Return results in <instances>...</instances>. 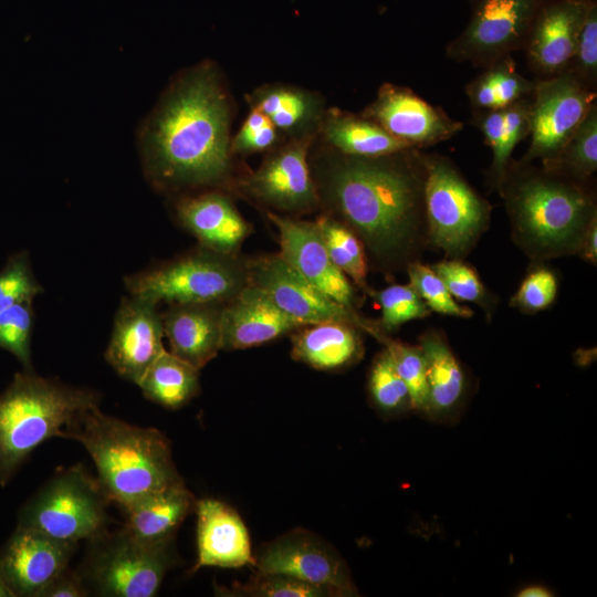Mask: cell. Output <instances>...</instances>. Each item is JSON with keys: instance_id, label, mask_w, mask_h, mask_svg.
Segmentation results:
<instances>
[{"instance_id": "1", "label": "cell", "mask_w": 597, "mask_h": 597, "mask_svg": "<svg viewBox=\"0 0 597 597\" xmlns=\"http://www.w3.org/2000/svg\"><path fill=\"white\" fill-rule=\"evenodd\" d=\"M310 167L320 208L359 238L376 268L413 262L428 237L423 154L409 148L362 157L329 148Z\"/></svg>"}, {"instance_id": "2", "label": "cell", "mask_w": 597, "mask_h": 597, "mask_svg": "<svg viewBox=\"0 0 597 597\" xmlns=\"http://www.w3.org/2000/svg\"><path fill=\"white\" fill-rule=\"evenodd\" d=\"M231 101L216 66H195L168 87L142 134L147 177L179 191L231 178Z\"/></svg>"}, {"instance_id": "3", "label": "cell", "mask_w": 597, "mask_h": 597, "mask_svg": "<svg viewBox=\"0 0 597 597\" xmlns=\"http://www.w3.org/2000/svg\"><path fill=\"white\" fill-rule=\"evenodd\" d=\"M61 437L86 449L105 495L123 509L154 492L185 484L163 432L106 415L98 405L86 409Z\"/></svg>"}, {"instance_id": "4", "label": "cell", "mask_w": 597, "mask_h": 597, "mask_svg": "<svg viewBox=\"0 0 597 597\" xmlns=\"http://www.w3.org/2000/svg\"><path fill=\"white\" fill-rule=\"evenodd\" d=\"M514 240L530 255L549 259L577 253L597 219L591 192L576 180L510 164L499 188Z\"/></svg>"}, {"instance_id": "5", "label": "cell", "mask_w": 597, "mask_h": 597, "mask_svg": "<svg viewBox=\"0 0 597 597\" xmlns=\"http://www.w3.org/2000/svg\"><path fill=\"white\" fill-rule=\"evenodd\" d=\"M100 395L45 378L33 370L17 373L0 394V486H6L32 451L64 429Z\"/></svg>"}, {"instance_id": "6", "label": "cell", "mask_w": 597, "mask_h": 597, "mask_svg": "<svg viewBox=\"0 0 597 597\" xmlns=\"http://www.w3.org/2000/svg\"><path fill=\"white\" fill-rule=\"evenodd\" d=\"M248 283L247 259L201 245L185 255L125 279L130 295L169 305L224 304Z\"/></svg>"}, {"instance_id": "7", "label": "cell", "mask_w": 597, "mask_h": 597, "mask_svg": "<svg viewBox=\"0 0 597 597\" xmlns=\"http://www.w3.org/2000/svg\"><path fill=\"white\" fill-rule=\"evenodd\" d=\"M77 569L90 594L105 597H151L172 565L171 541L150 543L125 526L87 540Z\"/></svg>"}, {"instance_id": "8", "label": "cell", "mask_w": 597, "mask_h": 597, "mask_svg": "<svg viewBox=\"0 0 597 597\" xmlns=\"http://www.w3.org/2000/svg\"><path fill=\"white\" fill-rule=\"evenodd\" d=\"M108 502L97 479L82 464H74L56 470L23 503L17 526L59 541H87L107 528Z\"/></svg>"}, {"instance_id": "9", "label": "cell", "mask_w": 597, "mask_h": 597, "mask_svg": "<svg viewBox=\"0 0 597 597\" xmlns=\"http://www.w3.org/2000/svg\"><path fill=\"white\" fill-rule=\"evenodd\" d=\"M425 212L431 243L452 259L463 258L488 229L491 207L439 155H425Z\"/></svg>"}, {"instance_id": "10", "label": "cell", "mask_w": 597, "mask_h": 597, "mask_svg": "<svg viewBox=\"0 0 597 597\" xmlns=\"http://www.w3.org/2000/svg\"><path fill=\"white\" fill-rule=\"evenodd\" d=\"M595 101L596 93L568 71L535 81L531 96V143L522 163L554 157L596 104Z\"/></svg>"}, {"instance_id": "11", "label": "cell", "mask_w": 597, "mask_h": 597, "mask_svg": "<svg viewBox=\"0 0 597 597\" xmlns=\"http://www.w3.org/2000/svg\"><path fill=\"white\" fill-rule=\"evenodd\" d=\"M249 282L259 286L274 303L301 323L347 322L374 336L377 322L364 318L344 306L298 274L280 253L247 259Z\"/></svg>"}, {"instance_id": "12", "label": "cell", "mask_w": 597, "mask_h": 597, "mask_svg": "<svg viewBox=\"0 0 597 597\" xmlns=\"http://www.w3.org/2000/svg\"><path fill=\"white\" fill-rule=\"evenodd\" d=\"M312 139L292 138L275 148L255 171L238 182L240 191L276 213L295 216L320 208L308 161Z\"/></svg>"}, {"instance_id": "13", "label": "cell", "mask_w": 597, "mask_h": 597, "mask_svg": "<svg viewBox=\"0 0 597 597\" xmlns=\"http://www.w3.org/2000/svg\"><path fill=\"white\" fill-rule=\"evenodd\" d=\"M256 573L295 577L331 589L335 597L357 596L344 558L305 530L291 531L265 544L254 556Z\"/></svg>"}, {"instance_id": "14", "label": "cell", "mask_w": 597, "mask_h": 597, "mask_svg": "<svg viewBox=\"0 0 597 597\" xmlns=\"http://www.w3.org/2000/svg\"><path fill=\"white\" fill-rule=\"evenodd\" d=\"M534 11L535 0H481L467 29L448 45V56L491 64L517 49Z\"/></svg>"}, {"instance_id": "15", "label": "cell", "mask_w": 597, "mask_h": 597, "mask_svg": "<svg viewBox=\"0 0 597 597\" xmlns=\"http://www.w3.org/2000/svg\"><path fill=\"white\" fill-rule=\"evenodd\" d=\"M77 545L15 526L0 547V574L14 597H40L69 567Z\"/></svg>"}, {"instance_id": "16", "label": "cell", "mask_w": 597, "mask_h": 597, "mask_svg": "<svg viewBox=\"0 0 597 597\" xmlns=\"http://www.w3.org/2000/svg\"><path fill=\"white\" fill-rule=\"evenodd\" d=\"M362 115L411 148L450 139L463 127L409 88L389 83L379 88Z\"/></svg>"}, {"instance_id": "17", "label": "cell", "mask_w": 597, "mask_h": 597, "mask_svg": "<svg viewBox=\"0 0 597 597\" xmlns=\"http://www.w3.org/2000/svg\"><path fill=\"white\" fill-rule=\"evenodd\" d=\"M158 304L130 295L124 297L114 320L105 358L124 379L136 385L165 350Z\"/></svg>"}, {"instance_id": "18", "label": "cell", "mask_w": 597, "mask_h": 597, "mask_svg": "<svg viewBox=\"0 0 597 597\" xmlns=\"http://www.w3.org/2000/svg\"><path fill=\"white\" fill-rule=\"evenodd\" d=\"M266 217L277 230L281 256L320 291L356 310V291L350 280L331 260L315 222L270 210Z\"/></svg>"}, {"instance_id": "19", "label": "cell", "mask_w": 597, "mask_h": 597, "mask_svg": "<svg viewBox=\"0 0 597 597\" xmlns=\"http://www.w3.org/2000/svg\"><path fill=\"white\" fill-rule=\"evenodd\" d=\"M305 324L282 311L259 286L248 283L221 311V349L255 347Z\"/></svg>"}, {"instance_id": "20", "label": "cell", "mask_w": 597, "mask_h": 597, "mask_svg": "<svg viewBox=\"0 0 597 597\" xmlns=\"http://www.w3.org/2000/svg\"><path fill=\"white\" fill-rule=\"evenodd\" d=\"M197 562L201 567L240 568L254 565L251 541L242 519L231 506L216 500L196 502Z\"/></svg>"}, {"instance_id": "21", "label": "cell", "mask_w": 597, "mask_h": 597, "mask_svg": "<svg viewBox=\"0 0 597 597\" xmlns=\"http://www.w3.org/2000/svg\"><path fill=\"white\" fill-rule=\"evenodd\" d=\"M176 216L181 226L212 251L235 255L251 234V224L224 193L207 191L185 196L176 202Z\"/></svg>"}, {"instance_id": "22", "label": "cell", "mask_w": 597, "mask_h": 597, "mask_svg": "<svg viewBox=\"0 0 597 597\" xmlns=\"http://www.w3.org/2000/svg\"><path fill=\"white\" fill-rule=\"evenodd\" d=\"M584 0H559L544 9L526 41L530 65L545 75L566 72L587 7Z\"/></svg>"}, {"instance_id": "23", "label": "cell", "mask_w": 597, "mask_h": 597, "mask_svg": "<svg viewBox=\"0 0 597 597\" xmlns=\"http://www.w3.org/2000/svg\"><path fill=\"white\" fill-rule=\"evenodd\" d=\"M222 303L170 304L161 314L170 353L200 370L221 350Z\"/></svg>"}, {"instance_id": "24", "label": "cell", "mask_w": 597, "mask_h": 597, "mask_svg": "<svg viewBox=\"0 0 597 597\" xmlns=\"http://www.w3.org/2000/svg\"><path fill=\"white\" fill-rule=\"evenodd\" d=\"M360 329L347 322L304 325L290 334L294 360L318 370H338L357 363L364 346Z\"/></svg>"}, {"instance_id": "25", "label": "cell", "mask_w": 597, "mask_h": 597, "mask_svg": "<svg viewBox=\"0 0 597 597\" xmlns=\"http://www.w3.org/2000/svg\"><path fill=\"white\" fill-rule=\"evenodd\" d=\"M426 359L428 400L425 416L447 421L462 405L467 391L464 371L444 337L427 332L419 343Z\"/></svg>"}, {"instance_id": "26", "label": "cell", "mask_w": 597, "mask_h": 597, "mask_svg": "<svg viewBox=\"0 0 597 597\" xmlns=\"http://www.w3.org/2000/svg\"><path fill=\"white\" fill-rule=\"evenodd\" d=\"M197 500L185 484L146 495L124 509L125 527L136 537L150 543L172 541Z\"/></svg>"}, {"instance_id": "27", "label": "cell", "mask_w": 597, "mask_h": 597, "mask_svg": "<svg viewBox=\"0 0 597 597\" xmlns=\"http://www.w3.org/2000/svg\"><path fill=\"white\" fill-rule=\"evenodd\" d=\"M252 108L292 138L314 137L324 116L323 102L313 92L290 85H265L252 93Z\"/></svg>"}, {"instance_id": "28", "label": "cell", "mask_w": 597, "mask_h": 597, "mask_svg": "<svg viewBox=\"0 0 597 597\" xmlns=\"http://www.w3.org/2000/svg\"><path fill=\"white\" fill-rule=\"evenodd\" d=\"M318 130L329 148L344 155L376 157L411 148L376 122L338 109L324 113Z\"/></svg>"}, {"instance_id": "29", "label": "cell", "mask_w": 597, "mask_h": 597, "mask_svg": "<svg viewBox=\"0 0 597 597\" xmlns=\"http://www.w3.org/2000/svg\"><path fill=\"white\" fill-rule=\"evenodd\" d=\"M531 96L503 108L478 111L473 116V124L492 150L490 178L498 190L505 177L512 151L530 134Z\"/></svg>"}, {"instance_id": "30", "label": "cell", "mask_w": 597, "mask_h": 597, "mask_svg": "<svg viewBox=\"0 0 597 597\" xmlns=\"http://www.w3.org/2000/svg\"><path fill=\"white\" fill-rule=\"evenodd\" d=\"M199 371L165 349L137 386L147 399L165 408L177 409L198 395Z\"/></svg>"}, {"instance_id": "31", "label": "cell", "mask_w": 597, "mask_h": 597, "mask_svg": "<svg viewBox=\"0 0 597 597\" xmlns=\"http://www.w3.org/2000/svg\"><path fill=\"white\" fill-rule=\"evenodd\" d=\"M534 86L535 82L522 76L507 54L489 64L483 73L472 80L465 87V94L478 111H491L530 97Z\"/></svg>"}, {"instance_id": "32", "label": "cell", "mask_w": 597, "mask_h": 597, "mask_svg": "<svg viewBox=\"0 0 597 597\" xmlns=\"http://www.w3.org/2000/svg\"><path fill=\"white\" fill-rule=\"evenodd\" d=\"M549 172L584 181L597 169V106L590 108L584 121L552 158L543 160Z\"/></svg>"}, {"instance_id": "33", "label": "cell", "mask_w": 597, "mask_h": 597, "mask_svg": "<svg viewBox=\"0 0 597 597\" xmlns=\"http://www.w3.org/2000/svg\"><path fill=\"white\" fill-rule=\"evenodd\" d=\"M314 222L333 263L355 285L367 291L368 262L359 238L339 220L325 212Z\"/></svg>"}, {"instance_id": "34", "label": "cell", "mask_w": 597, "mask_h": 597, "mask_svg": "<svg viewBox=\"0 0 597 597\" xmlns=\"http://www.w3.org/2000/svg\"><path fill=\"white\" fill-rule=\"evenodd\" d=\"M375 338L384 345L395 368L406 384L412 411L425 415L428 400L426 359L420 345H409L392 339L383 331Z\"/></svg>"}, {"instance_id": "35", "label": "cell", "mask_w": 597, "mask_h": 597, "mask_svg": "<svg viewBox=\"0 0 597 597\" xmlns=\"http://www.w3.org/2000/svg\"><path fill=\"white\" fill-rule=\"evenodd\" d=\"M368 390L371 402L384 415L397 416L412 411L409 390L386 348L373 362Z\"/></svg>"}, {"instance_id": "36", "label": "cell", "mask_w": 597, "mask_h": 597, "mask_svg": "<svg viewBox=\"0 0 597 597\" xmlns=\"http://www.w3.org/2000/svg\"><path fill=\"white\" fill-rule=\"evenodd\" d=\"M380 306L381 316L377 322L384 333L397 329L412 320L425 318L431 311L410 284H394L380 291H366Z\"/></svg>"}, {"instance_id": "37", "label": "cell", "mask_w": 597, "mask_h": 597, "mask_svg": "<svg viewBox=\"0 0 597 597\" xmlns=\"http://www.w3.org/2000/svg\"><path fill=\"white\" fill-rule=\"evenodd\" d=\"M33 318L32 300L0 311V348L12 354L27 370H33L31 358Z\"/></svg>"}, {"instance_id": "38", "label": "cell", "mask_w": 597, "mask_h": 597, "mask_svg": "<svg viewBox=\"0 0 597 597\" xmlns=\"http://www.w3.org/2000/svg\"><path fill=\"white\" fill-rule=\"evenodd\" d=\"M229 596L251 597H335L323 586L280 574L256 573L249 582L233 585Z\"/></svg>"}, {"instance_id": "39", "label": "cell", "mask_w": 597, "mask_h": 597, "mask_svg": "<svg viewBox=\"0 0 597 597\" xmlns=\"http://www.w3.org/2000/svg\"><path fill=\"white\" fill-rule=\"evenodd\" d=\"M406 268L409 284L430 311L462 318L473 315L470 308L463 307L455 302L444 282L431 266L413 261Z\"/></svg>"}, {"instance_id": "40", "label": "cell", "mask_w": 597, "mask_h": 597, "mask_svg": "<svg viewBox=\"0 0 597 597\" xmlns=\"http://www.w3.org/2000/svg\"><path fill=\"white\" fill-rule=\"evenodd\" d=\"M43 292L25 251L12 254L0 271V311Z\"/></svg>"}, {"instance_id": "41", "label": "cell", "mask_w": 597, "mask_h": 597, "mask_svg": "<svg viewBox=\"0 0 597 597\" xmlns=\"http://www.w3.org/2000/svg\"><path fill=\"white\" fill-rule=\"evenodd\" d=\"M567 71L588 88L596 83L597 9L593 3H587L577 34L575 52Z\"/></svg>"}, {"instance_id": "42", "label": "cell", "mask_w": 597, "mask_h": 597, "mask_svg": "<svg viewBox=\"0 0 597 597\" xmlns=\"http://www.w3.org/2000/svg\"><path fill=\"white\" fill-rule=\"evenodd\" d=\"M431 268L454 298L485 305L488 298L485 287L475 271L460 259L443 260Z\"/></svg>"}, {"instance_id": "43", "label": "cell", "mask_w": 597, "mask_h": 597, "mask_svg": "<svg viewBox=\"0 0 597 597\" xmlns=\"http://www.w3.org/2000/svg\"><path fill=\"white\" fill-rule=\"evenodd\" d=\"M555 274L545 268H537L523 280L511 304L526 313H535L547 308L557 294Z\"/></svg>"}, {"instance_id": "44", "label": "cell", "mask_w": 597, "mask_h": 597, "mask_svg": "<svg viewBox=\"0 0 597 597\" xmlns=\"http://www.w3.org/2000/svg\"><path fill=\"white\" fill-rule=\"evenodd\" d=\"M277 140V129L258 109L252 108L237 135L231 139V153L249 155L271 149Z\"/></svg>"}, {"instance_id": "45", "label": "cell", "mask_w": 597, "mask_h": 597, "mask_svg": "<svg viewBox=\"0 0 597 597\" xmlns=\"http://www.w3.org/2000/svg\"><path fill=\"white\" fill-rule=\"evenodd\" d=\"M90 593L77 570L69 567L59 574L41 593L40 597H84Z\"/></svg>"}, {"instance_id": "46", "label": "cell", "mask_w": 597, "mask_h": 597, "mask_svg": "<svg viewBox=\"0 0 597 597\" xmlns=\"http://www.w3.org/2000/svg\"><path fill=\"white\" fill-rule=\"evenodd\" d=\"M583 259L596 264L597 262V219L588 227L578 252Z\"/></svg>"}, {"instance_id": "47", "label": "cell", "mask_w": 597, "mask_h": 597, "mask_svg": "<svg viewBox=\"0 0 597 597\" xmlns=\"http://www.w3.org/2000/svg\"><path fill=\"white\" fill-rule=\"evenodd\" d=\"M519 597H551L554 596L552 591L543 585H527L523 587L519 594Z\"/></svg>"}, {"instance_id": "48", "label": "cell", "mask_w": 597, "mask_h": 597, "mask_svg": "<svg viewBox=\"0 0 597 597\" xmlns=\"http://www.w3.org/2000/svg\"><path fill=\"white\" fill-rule=\"evenodd\" d=\"M0 597H14L0 574Z\"/></svg>"}]
</instances>
